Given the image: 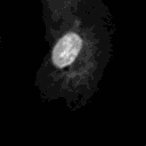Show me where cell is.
I'll return each instance as SVG.
<instances>
[{
	"label": "cell",
	"instance_id": "1",
	"mask_svg": "<svg viewBox=\"0 0 146 146\" xmlns=\"http://www.w3.org/2000/svg\"><path fill=\"white\" fill-rule=\"evenodd\" d=\"M83 46L81 35L75 31H70L58 39L52 52L51 64L57 70H63L73 64Z\"/></svg>",
	"mask_w": 146,
	"mask_h": 146
}]
</instances>
